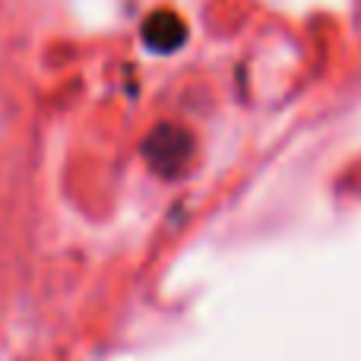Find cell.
<instances>
[{"instance_id": "obj_1", "label": "cell", "mask_w": 361, "mask_h": 361, "mask_svg": "<svg viewBox=\"0 0 361 361\" xmlns=\"http://www.w3.org/2000/svg\"><path fill=\"white\" fill-rule=\"evenodd\" d=\"M146 159L159 175H178L190 159V137L178 127H159L146 140Z\"/></svg>"}, {"instance_id": "obj_2", "label": "cell", "mask_w": 361, "mask_h": 361, "mask_svg": "<svg viewBox=\"0 0 361 361\" xmlns=\"http://www.w3.org/2000/svg\"><path fill=\"white\" fill-rule=\"evenodd\" d=\"M184 25L178 23L175 16H156V19H149V25H146V42H149V48H156V51H175L178 44L169 38V32H180Z\"/></svg>"}]
</instances>
